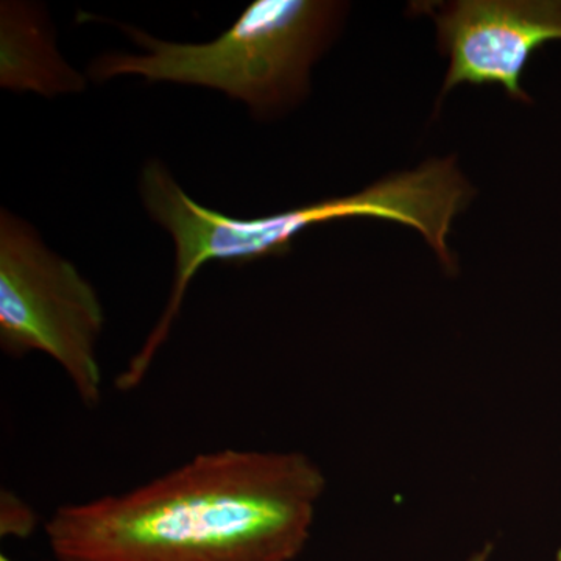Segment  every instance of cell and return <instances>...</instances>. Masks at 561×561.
I'll use <instances>...</instances> for the list:
<instances>
[{
  "label": "cell",
  "mask_w": 561,
  "mask_h": 561,
  "mask_svg": "<svg viewBox=\"0 0 561 561\" xmlns=\"http://www.w3.org/2000/svg\"><path fill=\"white\" fill-rule=\"evenodd\" d=\"M348 5L331 0H254L219 38L180 44L117 24L146 54L111 51L88 76L103 83L138 76L225 92L257 119L278 116L305 101L311 68L335 38Z\"/></svg>",
  "instance_id": "cell-3"
},
{
  "label": "cell",
  "mask_w": 561,
  "mask_h": 561,
  "mask_svg": "<svg viewBox=\"0 0 561 561\" xmlns=\"http://www.w3.org/2000/svg\"><path fill=\"white\" fill-rule=\"evenodd\" d=\"M491 545L485 546V549H482L481 552L476 553V556H472L470 561H486L489 560L490 552H491Z\"/></svg>",
  "instance_id": "cell-8"
},
{
  "label": "cell",
  "mask_w": 561,
  "mask_h": 561,
  "mask_svg": "<svg viewBox=\"0 0 561 561\" xmlns=\"http://www.w3.org/2000/svg\"><path fill=\"white\" fill-rule=\"evenodd\" d=\"M0 87L44 98L87 90V79L61 57L46 11L36 3H0Z\"/></svg>",
  "instance_id": "cell-6"
},
{
  "label": "cell",
  "mask_w": 561,
  "mask_h": 561,
  "mask_svg": "<svg viewBox=\"0 0 561 561\" xmlns=\"http://www.w3.org/2000/svg\"><path fill=\"white\" fill-rule=\"evenodd\" d=\"M38 526V515L27 502L13 491H2L0 496V534L2 537L25 538Z\"/></svg>",
  "instance_id": "cell-7"
},
{
  "label": "cell",
  "mask_w": 561,
  "mask_h": 561,
  "mask_svg": "<svg viewBox=\"0 0 561 561\" xmlns=\"http://www.w3.org/2000/svg\"><path fill=\"white\" fill-rule=\"evenodd\" d=\"M105 312L98 290L54 253L27 221L0 210V348L10 357L44 353L68 376L81 402L102 401L98 343Z\"/></svg>",
  "instance_id": "cell-4"
},
{
  "label": "cell",
  "mask_w": 561,
  "mask_h": 561,
  "mask_svg": "<svg viewBox=\"0 0 561 561\" xmlns=\"http://www.w3.org/2000/svg\"><path fill=\"white\" fill-rule=\"evenodd\" d=\"M411 10L434 21L438 47L449 58L437 111L460 84H500L513 101L531 103L522 84L527 62L561 39V0L412 2Z\"/></svg>",
  "instance_id": "cell-5"
},
{
  "label": "cell",
  "mask_w": 561,
  "mask_h": 561,
  "mask_svg": "<svg viewBox=\"0 0 561 561\" xmlns=\"http://www.w3.org/2000/svg\"><path fill=\"white\" fill-rule=\"evenodd\" d=\"M144 208L175 243L171 297L157 327L136 353L140 368H150L168 341L191 280L209 262L247 264L284 256L302 231L328 221L379 219L397 221L423 236L448 273L457 272L448 247L454 219L468 208L476 190L456 157L430 158L412 171L391 173L345 197L324 198L271 216L239 219L202 206L176 183L161 161L144 165L139 181Z\"/></svg>",
  "instance_id": "cell-2"
},
{
  "label": "cell",
  "mask_w": 561,
  "mask_h": 561,
  "mask_svg": "<svg viewBox=\"0 0 561 561\" xmlns=\"http://www.w3.org/2000/svg\"><path fill=\"white\" fill-rule=\"evenodd\" d=\"M323 472L300 453L220 449L121 494L55 508L57 561H294Z\"/></svg>",
  "instance_id": "cell-1"
},
{
  "label": "cell",
  "mask_w": 561,
  "mask_h": 561,
  "mask_svg": "<svg viewBox=\"0 0 561 561\" xmlns=\"http://www.w3.org/2000/svg\"><path fill=\"white\" fill-rule=\"evenodd\" d=\"M0 561H13V560L9 559V557L2 556V559H0Z\"/></svg>",
  "instance_id": "cell-9"
}]
</instances>
